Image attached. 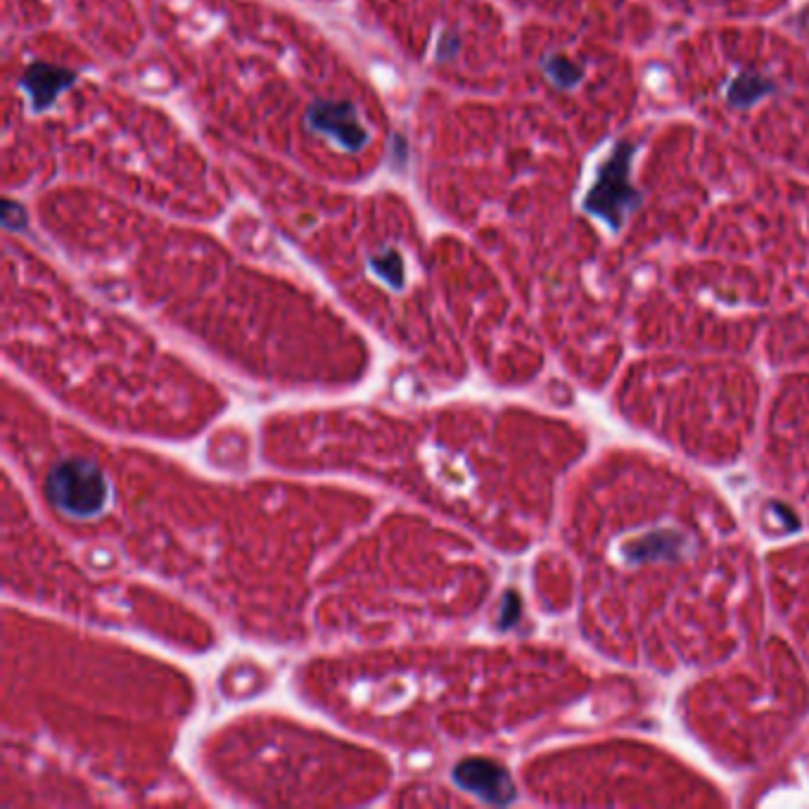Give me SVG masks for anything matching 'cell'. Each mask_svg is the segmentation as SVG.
Listing matches in <instances>:
<instances>
[{"label": "cell", "mask_w": 809, "mask_h": 809, "mask_svg": "<svg viewBox=\"0 0 809 809\" xmlns=\"http://www.w3.org/2000/svg\"><path fill=\"white\" fill-rule=\"evenodd\" d=\"M48 499L62 513L74 518H93L105 508L110 487L103 470L86 458H67L50 470L46 480Z\"/></svg>", "instance_id": "6da1fadb"}, {"label": "cell", "mask_w": 809, "mask_h": 809, "mask_svg": "<svg viewBox=\"0 0 809 809\" xmlns=\"http://www.w3.org/2000/svg\"><path fill=\"white\" fill-rule=\"evenodd\" d=\"M373 266H375V271L382 273V278H387L392 285H397V288L401 283H404V273H401L399 254H394V252L380 254V257L373 259Z\"/></svg>", "instance_id": "5b68a950"}, {"label": "cell", "mask_w": 809, "mask_h": 809, "mask_svg": "<svg viewBox=\"0 0 809 809\" xmlns=\"http://www.w3.org/2000/svg\"><path fill=\"white\" fill-rule=\"evenodd\" d=\"M74 76L65 72V69L48 67V65H34L29 69L27 79H24V86L29 88L31 95H34L36 107H46L50 100L55 98L62 88H67L72 84Z\"/></svg>", "instance_id": "277c9868"}, {"label": "cell", "mask_w": 809, "mask_h": 809, "mask_svg": "<svg viewBox=\"0 0 809 809\" xmlns=\"http://www.w3.org/2000/svg\"><path fill=\"white\" fill-rule=\"evenodd\" d=\"M309 124L311 129L333 136L347 150L366 145V129L356 121V112L349 103H316L309 110Z\"/></svg>", "instance_id": "3957f363"}, {"label": "cell", "mask_w": 809, "mask_h": 809, "mask_svg": "<svg viewBox=\"0 0 809 809\" xmlns=\"http://www.w3.org/2000/svg\"><path fill=\"white\" fill-rule=\"evenodd\" d=\"M454 781L463 791L480 795L482 800L496 802H511L515 795V788L508 774L503 772L499 764L489 760H465L454 769Z\"/></svg>", "instance_id": "7a4b0ae2"}]
</instances>
